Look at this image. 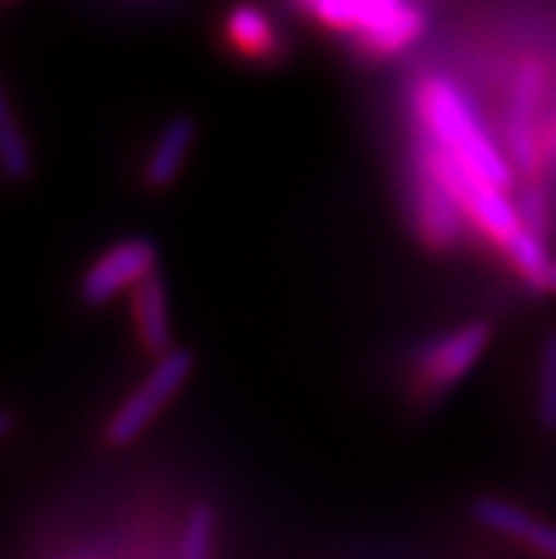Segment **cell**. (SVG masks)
<instances>
[{"label": "cell", "instance_id": "6da1fadb", "mask_svg": "<svg viewBox=\"0 0 556 559\" xmlns=\"http://www.w3.org/2000/svg\"><path fill=\"white\" fill-rule=\"evenodd\" d=\"M412 108H415V122L423 134L463 159L472 170L488 182L511 188L514 185V165L506 151L497 148V142L480 122L472 99L451 78L443 74H429L417 80L412 92Z\"/></svg>", "mask_w": 556, "mask_h": 559}, {"label": "cell", "instance_id": "d6986e66", "mask_svg": "<svg viewBox=\"0 0 556 559\" xmlns=\"http://www.w3.org/2000/svg\"><path fill=\"white\" fill-rule=\"evenodd\" d=\"M298 3H301V7H307V9H310V3H312V0H298Z\"/></svg>", "mask_w": 556, "mask_h": 559}, {"label": "cell", "instance_id": "5bb4252c", "mask_svg": "<svg viewBox=\"0 0 556 559\" xmlns=\"http://www.w3.org/2000/svg\"><path fill=\"white\" fill-rule=\"evenodd\" d=\"M472 511L477 523H483L492 532L502 534V537L525 539L531 532V525H534V518H531L529 511H522L520 506L500 500V497H480Z\"/></svg>", "mask_w": 556, "mask_h": 559}, {"label": "cell", "instance_id": "8fae6325", "mask_svg": "<svg viewBox=\"0 0 556 559\" xmlns=\"http://www.w3.org/2000/svg\"><path fill=\"white\" fill-rule=\"evenodd\" d=\"M502 253H506V259L511 262V267L517 270V276L529 284L531 290H548V276L554 259L548 255L543 234H536V230H531V227L522 222L520 230L502 245Z\"/></svg>", "mask_w": 556, "mask_h": 559}, {"label": "cell", "instance_id": "7a4b0ae2", "mask_svg": "<svg viewBox=\"0 0 556 559\" xmlns=\"http://www.w3.org/2000/svg\"><path fill=\"white\" fill-rule=\"evenodd\" d=\"M310 12L375 57L401 55L426 32V14L409 0H312Z\"/></svg>", "mask_w": 556, "mask_h": 559}, {"label": "cell", "instance_id": "2e32d148", "mask_svg": "<svg viewBox=\"0 0 556 559\" xmlns=\"http://www.w3.org/2000/svg\"><path fill=\"white\" fill-rule=\"evenodd\" d=\"M525 543H529L531 548H536V551L543 554V557L556 559V525L534 520V525H531V532H529V537H525Z\"/></svg>", "mask_w": 556, "mask_h": 559}, {"label": "cell", "instance_id": "ba28073f", "mask_svg": "<svg viewBox=\"0 0 556 559\" xmlns=\"http://www.w3.org/2000/svg\"><path fill=\"white\" fill-rule=\"evenodd\" d=\"M197 142V122L188 114H179L163 126L151 145L145 165H142V179L151 191H165L177 182V177L188 165V156Z\"/></svg>", "mask_w": 556, "mask_h": 559}, {"label": "cell", "instance_id": "9c48e42d", "mask_svg": "<svg viewBox=\"0 0 556 559\" xmlns=\"http://www.w3.org/2000/svg\"><path fill=\"white\" fill-rule=\"evenodd\" d=\"M131 316H134L137 335H140L142 349L154 358L174 349L170 338V312L168 293H165L163 278L149 276L131 290Z\"/></svg>", "mask_w": 556, "mask_h": 559}, {"label": "cell", "instance_id": "ffe728a7", "mask_svg": "<svg viewBox=\"0 0 556 559\" xmlns=\"http://www.w3.org/2000/svg\"><path fill=\"white\" fill-rule=\"evenodd\" d=\"M7 3H14V0H7Z\"/></svg>", "mask_w": 556, "mask_h": 559}, {"label": "cell", "instance_id": "30bf717a", "mask_svg": "<svg viewBox=\"0 0 556 559\" xmlns=\"http://www.w3.org/2000/svg\"><path fill=\"white\" fill-rule=\"evenodd\" d=\"M225 37L233 49L250 60H275L282 55V37L273 21L253 3H241L227 14Z\"/></svg>", "mask_w": 556, "mask_h": 559}, {"label": "cell", "instance_id": "9a60e30c", "mask_svg": "<svg viewBox=\"0 0 556 559\" xmlns=\"http://www.w3.org/2000/svg\"><path fill=\"white\" fill-rule=\"evenodd\" d=\"M517 207H520L522 222L536 230V234L545 236V227H548V202H545V188L536 179H529L522 185L520 197H517Z\"/></svg>", "mask_w": 556, "mask_h": 559}, {"label": "cell", "instance_id": "3957f363", "mask_svg": "<svg viewBox=\"0 0 556 559\" xmlns=\"http://www.w3.org/2000/svg\"><path fill=\"white\" fill-rule=\"evenodd\" d=\"M193 372V355L188 349H168L154 358V367L131 395L122 401L106 424V440L111 447H131L151 424L165 412V406L182 392Z\"/></svg>", "mask_w": 556, "mask_h": 559}, {"label": "cell", "instance_id": "277c9868", "mask_svg": "<svg viewBox=\"0 0 556 559\" xmlns=\"http://www.w3.org/2000/svg\"><path fill=\"white\" fill-rule=\"evenodd\" d=\"M545 83H548V69L543 60L525 57L514 71V83L508 94L506 126H502L506 154L517 174L525 179H536V174H543L545 126L540 122V114H543Z\"/></svg>", "mask_w": 556, "mask_h": 559}, {"label": "cell", "instance_id": "ac0fdd59", "mask_svg": "<svg viewBox=\"0 0 556 559\" xmlns=\"http://www.w3.org/2000/svg\"><path fill=\"white\" fill-rule=\"evenodd\" d=\"M548 293H556V262L551 264V276H548Z\"/></svg>", "mask_w": 556, "mask_h": 559}, {"label": "cell", "instance_id": "4fadbf2b", "mask_svg": "<svg viewBox=\"0 0 556 559\" xmlns=\"http://www.w3.org/2000/svg\"><path fill=\"white\" fill-rule=\"evenodd\" d=\"M0 159H3L7 177L14 182H23L32 174V148H28L23 128L17 126L9 97H3L0 103Z\"/></svg>", "mask_w": 556, "mask_h": 559}, {"label": "cell", "instance_id": "52a82bcc", "mask_svg": "<svg viewBox=\"0 0 556 559\" xmlns=\"http://www.w3.org/2000/svg\"><path fill=\"white\" fill-rule=\"evenodd\" d=\"M159 250L149 239L117 241L114 248L99 255L92 267L80 278V298L88 307H103L126 290H134L137 284L145 282L156 273Z\"/></svg>", "mask_w": 556, "mask_h": 559}, {"label": "cell", "instance_id": "5b68a950", "mask_svg": "<svg viewBox=\"0 0 556 559\" xmlns=\"http://www.w3.org/2000/svg\"><path fill=\"white\" fill-rule=\"evenodd\" d=\"M412 222H415L417 239L435 253L458 248L469 227L454 193L415 154H412Z\"/></svg>", "mask_w": 556, "mask_h": 559}, {"label": "cell", "instance_id": "8992f818", "mask_svg": "<svg viewBox=\"0 0 556 559\" xmlns=\"http://www.w3.org/2000/svg\"><path fill=\"white\" fill-rule=\"evenodd\" d=\"M488 341H492V326L486 321H472L454 333L423 344L415 355L417 386L426 395H440V392L451 390L483 358Z\"/></svg>", "mask_w": 556, "mask_h": 559}, {"label": "cell", "instance_id": "7c38bea8", "mask_svg": "<svg viewBox=\"0 0 556 559\" xmlns=\"http://www.w3.org/2000/svg\"><path fill=\"white\" fill-rule=\"evenodd\" d=\"M534 415L545 435H556V326L545 333L536 355Z\"/></svg>", "mask_w": 556, "mask_h": 559}, {"label": "cell", "instance_id": "e0dca14e", "mask_svg": "<svg viewBox=\"0 0 556 559\" xmlns=\"http://www.w3.org/2000/svg\"><path fill=\"white\" fill-rule=\"evenodd\" d=\"M543 174H556V117L543 131Z\"/></svg>", "mask_w": 556, "mask_h": 559}]
</instances>
